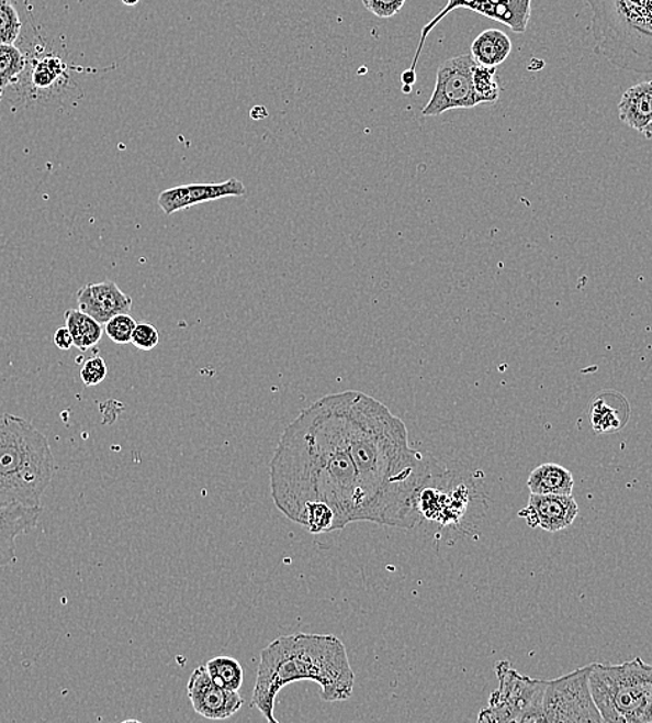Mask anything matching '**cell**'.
<instances>
[{"label":"cell","instance_id":"cell-14","mask_svg":"<svg viewBox=\"0 0 652 723\" xmlns=\"http://www.w3.org/2000/svg\"><path fill=\"white\" fill-rule=\"evenodd\" d=\"M41 513L42 507H0V567L15 563V540L36 526Z\"/></svg>","mask_w":652,"mask_h":723},{"label":"cell","instance_id":"cell-9","mask_svg":"<svg viewBox=\"0 0 652 723\" xmlns=\"http://www.w3.org/2000/svg\"><path fill=\"white\" fill-rule=\"evenodd\" d=\"M477 63L471 54L460 55L441 63L430 101L423 110L424 116H440L449 110L477 107L473 89V70Z\"/></svg>","mask_w":652,"mask_h":723},{"label":"cell","instance_id":"cell-17","mask_svg":"<svg viewBox=\"0 0 652 723\" xmlns=\"http://www.w3.org/2000/svg\"><path fill=\"white\" fill-rule=\"evenodd\" d=\"M573 476L564 466L543 464L538 466L528 479L530 494L570 496L573 491Z\"/></svg>","mask_w":652,"mask_h":723},{"label":"cell","instance_id":"cell-16","mask_svg":"<svg viewBox=\"0 0 652 723\" xmlns=\"http://www.w3.org/2000/svg\"><path fill=\"white\" fill-rule=\"evenodd\" d=\"M612 392L594 398L591 408V421L594 431L597 433L618 432L629 421V405L625 398L620 396L617 405L611 403Z\"/></svg>","mask_w":652,"mask_h":723},{"label":"cell","instance_id":"cell-22","mask_svg":"<svg viewBox=\"0 0 652 723\" xmlns=\"http://www.w3.org/2000/svg\"><path fill=\"white\" fill-rule=\"evenodd\" d=\"M473 89H475L477 104L497 102L499 82L496 67L476 65L473 70Z\"/></svg>","mask_w":652,"mask_h":723},{"label":"cell","instance_id":"cell-15","mask_svg":"<svg viewBox=\"0 0 652 723\" xmlns=\"http://www.w3.org/2000/svg\"><path fill=\"white\" fill-rule=\"evenodd\" d=\"M619 119L630 129L643 134L652 122V81H643L626 89L618 104Z\"/></svg>","mask_w":652,"mask_h":723},{"label":"cell","instance_id":"cell-26","mask_svg":"<svg viewBox=\"0 0 652 723\" xmlns=\"http://www.w3.org/2000/svg\"><path fill=\"white\" fill-rule=\"evenodd\" d=\"M160 343L159 330L147 322L136 323L131 344L140 351H151Z\"/></svg>","mask_w":652,"mask_h":723},{"label":"cell","instance_id":"cell-31","mask_svg":"<svg viewBox=\"0 0 652 723\" xmlns=\"http://www.w3.org/2000/svg\"><path fill=\"white\" fill-rule=\"evenodd\" d=\"M250 116L254 120H260L268 116L267 109L265 107H256L251 109Z\"/></svg>","mask_w":652,"mask_h":723},{"label":"cell","instance_id":"cell-5","mask_svg":"<svg viewBox=\"0 0 652 723\" xmlns=\"http://www.w3.org/2000/svg\"><path fill=\"white\" fill-rule=\"evenodd\" d=\"M594 52L620 70L652 75V0H585Z\"/></svg>","mask_w":652,"mask_h":723},{"label":"cell","instance_id":"cell-3","mask_svg":"<svg viewBox=\"0 0 652 723\" xmlns=\"http://www.w3.org/2000/svg\"><path fill=\"white\" fill-rule=\"evenodd\" d=\"M306 680L319 685L321 699L328 703L353 696L356 676L339 637L293 633L268 644L257 668L251 707L268 722L278 723L273 716L278 694L288 685Z\"/></svg>","mask_w":652,"mask_h":723},{"label":"cell","instance_id":"cell-20","mask_svg":"<svg viewBox=\"0 0 652 723\" xmlns=\"http://www.w3.org/2000/svg\"><path fill=\"white\" fill-rule=\"evenodd\" d=\"M210 676L224 689L239 691L244 685V668L233 657H214L206 664Z\"/></svg>","mask_w":652,"mask_h":723},{"label":"cell","instance_id":"cell-13","mask_svg":"<svg viewBox=\"0 0 652 723\" xmlns=\"http://www.w3.org/2000/svg\"><path fill=\"white\" fill-rule=\"evenodd\" d=\"M77 303L80 311L102 324H106L115 314L130 313L133 309V298L112 280L81 287L77 293Z\"/></svg>","mask_w":652,"mask_h":723},{"label":"cell","instance_id":"cell-18","mask_svg":"<svg viewBox=\"0 0 652 723\" xmlns=\"http://www.w3.org/2000/svg\"><path fill=\"white\" fill-rule=\"evenodd\" d=\"M513 42L503 31L491 29L483 31L471 45V55L477 65L497 67L512 55Z\"/></svg>","mask_w":652,"mask_h":723},{"label":"cell","instance_id":"cell-27","mask_svg":"<svg viewBox=\"0 0 652 723\" xmlns=\"http://www.w3.org/2000/svg\"><path fill=\"white\" fill-rule=\"evenodd\" d=\"M108 376V365L102 356H93L86 360L81 368V380L87 387H94L103 382Z\"/></svg>","mask_w":652,"mask_h":723},{"label":"cell","instance_id":"cell-10","mask_svg":"<svg viewBox=\"0 0 652 723\" xmlns=\"http://www.w3.org/2000/svg\"><path fill=\"white\" fill-rule=\"evenodd\" d=\"M188 697L200 716L213 721L228 720L245 704L239 691L224 689L214 682L206 665H200L193 670L188 682Z\"/></svg>","mask_w":652,"mask_h":723},{"label":"cell","instance_id":"cell-1","mask_svg":"<svg viewBox=\"0 0 652 723\" xmlns=\"http://www.w3.org/2000/svg\"><path fill=\"white\" fill-rule=\"evenodd\" d=\"M273 504L310 533L368 522L359 471L347 447L338 394L319 398L283 431L270 464Z\"/></svg>","mask_w":652,"mask_h":723},{"label":"cell","instance_id":"cell-8","mask_svg":"<svg viewBox=\"0 0 652 723\" xmlns=\"http://www.w3.org/2000/svg\"><path fill=\"white\" fill-rule=\"evenodd\" d=\"M592 665L554 680H547L544 722H604L591 689Z\"/></svg>","mask_w":652,"mask_h":723},{"label":"cell","instance_id":"cell-11","mask_svg":"<svg viewBox=\"0 0 652 723\" xmlns=\"http://www.w3.org/2000/svg\"><path fill=\"white\" fill-rule=\"evenodd\" d=\"M247 188L238 178H228L223 182H210V185H187L168 188L160 192L157 203L161 211L171 214L186 211V209L200 205L223 198L245 197Z\"/></svg>","mask_w":652,"mask_h":723},{"label":"cell","instance_id":"cell-29","mask_svg":"<svg viewBox=\"0 0 652 723\" xmlns=\"http://www.w3.org/2000/svg\"><path fill=\"white\" fill-rule=\"evenodd\" d=\"M54 343L57 348L61 351H68L74 347V340L70 333V330L67 327H60L56 330Z\"/></svg>","mask_w":652,"mask_h":723},{"label":"cell","instance_id":"cell-24","mask_svg":"<svg viewBox=\"0 0 652 723\" xmlns=\"http://www.w3.org/2000/svg\"><path fill=\"white\" fill-rule=\"evenodd\" d=\"M135 319L130 316V313L115 314L110 321L104 324V332L114 344L127 345L133 338L134 329L136 326Z\"/></svg>","mask_w":652,"mask_h":723},{"label":"cell","instance_id":"cell-32","mask_svg":"<svg viewBox=\"0 0 652 723\" xmlns=\"http://www.w3.org/2000/svg\"><path fill=\"white\" fill-rule=\"evenodd\" d=\"M643 135L645 138L651 140L652 138V122L647 125L645 130L643 131Z\"/></svg>","mask_w":652,"mask_h":723},{"label":"cell","instance_id":"cell-33","mask_svg":"<svg viewBox=\"0 0 652 723\" xmlns=\"http://www.w3.org/2000/svg\"><path fill=\"white\" fill-rule=\"evenodd\" d=\"M140 0H123V3L125 7H135V4H138Z\"/></svg>","mask_w":652,"mask_h":723},{"label":"cell","instance_id":"cell-12","mask_svg":"<svg viewBox=\"0 0 652 723\" xmlns=\"http://www.w3.org/2000/svg\"><path fill=\"white\" fill-rule=\"evenodd\" d=\"M580 513L573 496L530 494L528 507L519 512L529 527L557 533L570 527Z\"/></svg>","mask_w":652,"mask_h":723},{"label":"cell","instance_id":"cell-19","mask_svg":"<svg viewBox=\"0 0 652 723\" xmlns=\"http://www.w3.org/2000/svg\"><path fill=\"white\" fill-rule=\"evenodd\" d=\"M66 327L70 330L74 340V347L82 351L91 349L103 337V324L94 321L80 309H68L65 312Z\"/></svg>","mask_w":652,"mask_h":723},{"label":"cell","instance_id":"cell-28","mask_svg":"<svg viewBox=\"0 0 652 723\" xmlns=\"http://www.w3.org/2000/svg\"><path fill=\"white\" fill-rule=\"evenodd\" d=\"M368 12L380 19H391L406 4V0H361Z\"/></svg>","mask_w":652,"mask_h":723},{"label":"cell","instance_id":"cell-2","mask_svg":"<svg viewBox=\"0 0 652 723\" xmlns=\"http://www.w3.org/2000/svg\"><path fill=\"white\" fill-rule=\"evenodd\" d=\"M349 453L359 471L368 522L414 529L423 487L445 468L409 447L406 423L361 391L338 392Z\"/></svg>","mask_w":652,"mask_h":723},{"label":"cell","instance_id":"cell-21","mask_svg":"<svg viewBox=\"0 0 652 723\" xmlns=\"http://www.w3.org/2000/svg\"><path fill=\"white\" fill-rule=\"evenodd\" d=\"M25 56L18 46L0 44V89L18 82L25 69Z\"/></svg>","mask_w":652,"mask_h":723},{"label":"cell","instance_id":"cell-6","mask_svg":"<svg viewBox=\"0 0 652 723\" xmlns=\"http://www.w3.org/2000/svg\"><path fill=\"white\" fill-rule=\"evenodd\" d=\"M591 689L604 722H652V665L640 657L619 665L592 664Z\"/></svg>","mask_w":652,"mask_h":723},{"label":"cell","instance_id":"cell-4","mask_svg":"<svg viewBox=\"0 0 652 723\" xmlns=\"http://www.w3.org/2000/svg\"><path fill=\"white\" fill-rule=\"evenodd\" d=\"M55 471L45 434L23 418L0 413V507H42Z\"/></svg>","mask_w":652,"mask_h":723},{"label":"cell","instance_id":"cell-23","mask_svg":"<svg viewBox=\"0 0 652 723\" xmlns=\"http://www.w3.org/2000/svg\"><path fill=\"white\" fill-rule=\"evenodd\" d=\"M18 9L10 0H0V44L14 45L21 34Z\"/></svg>","mask_w":652,"mask_h":723},{"label":"cell","instance_id":"cell-34","mask_svg":"<svg viewBox=\"0 0 652 723\" xmlns=\"http://www.w3.org/2000/svg\"><path fill=\"white\" fill-rule=\"evenodd\" d=\"M412 87L413 86H403V88H402L403 93H407V96H408V93H412V91H413Z\"/></svg>","mask_w":652,"mask_h":723},{"label":"cell","instance_id":"cell-30","mask_svg":"<svg viewBox=\"0 0 652 723\" xmlns=\"http://www.w3.org/2000/svg\"><path fill=\"white\" fill-rule=\"evenodd\" d=\"M415 81H417V73H415L414 69L403 73L402 75L403 86H414Z\"/></svg>","mask_w":652,"mask_h":723},{"label":"cell","instance_id":"cell-25","mask_svg":"<svg viewBox=\"0 0 652 723\" xmlns=\"http://www.w3.org/2000/svg\"><path fill=\"white\" fill-rule=\"evenodd\" d=\"M66 66L57 57H45L36 63L33 80L35 87L49 88L59 80V77L65 75Z\"/></svg>","mask_w":652,"mask_h":723},{"label":"cell","instance_id":"cell-7","mask_svg":"<svg viewBox=\"0 0 652 723\" xmlns=\"http://www.w3.org/2000/svg\"><path fill=\"white\" fill-rule=\"evenodd\" d=\"M498 689L494 690L488 707L481 711L480 722H544L543 697L547 680L532 679L513 668L508 661L496 664Z\"/></svg>","mask_w":652,"mask_h":723}]
</instances>
